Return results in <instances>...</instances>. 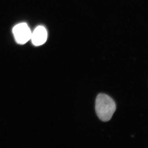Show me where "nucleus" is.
Segmentation results:
<instances>
[{
  "mask_svg": "<svg viewBox=\"0 0 148 148\" xmlns=\"http://www.w3.org/2000/svg\"><path fill=\"white\" fill-rule=\"evenodd\" d=\"M116 109V103L110 97L103 94L97 95L95 101V111L100 120L108 121L112 118Z\"/></svg>",
  "mask_w": 148,
  "mask_h": 148,
  "instance_id": "nucleus-1",
  "label": "nucleus"
},
{
  "mask_svg": "<svg viewBox=\"0 0 148 148\" xmlns=\"http://www.w3.org/2000/svg\"><path fill=\"white\" fill-rule=\"evenodd\" d=\"M13 33L17 43L24 44L31 39V32L29 27L25 23L16 25L13 28Z\"/></svg>",
  "mask_w": 148,
  "mask_h": 148,
  "instance_id": "nucleus-2",
  "label": "nucleus"
},
{
  "mask_svg": "<svg viewBox=\"0 0 148 148\" xmlns=\"http://www.w3.org/2000/svg\"><path fill=\"white\" fill-rule=\"evenodd\" d=\"M48 33L46 28L43 26H38L31 34V39L34 45L39 46L46 42Z\"/></svg>",
  "mask_w": 148,
  "mask_h": 148,
  "instance_id": "nucleus-3",
  "label": "nucleus"
}]
</instances>
